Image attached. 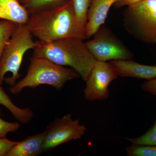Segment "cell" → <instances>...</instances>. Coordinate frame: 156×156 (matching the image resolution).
<instances>
[{
  "instance_id": "cell-18",
  "label": "cell",
  "mask_w": 156,
  "mask_h": 156,
  "mask_svg": "<svg viewBox=\"0 0 156 156\" xmlns=\"http://www.w3.org/2000/svg\"><path fill=\"white\" fill-rule=\"evenodd\" d=\"M129 156H156V145H136L132 144L126 149Z\"/></svg>"
},
{
  "instance_id": "cell-4",
  "label": "cell",
  "mask_w": 156,
  "mask_h": 156,
  "mask_svg": "<svg viewBox=\"0 0 156 156\" xmlns=\"http://www.w3.org/2000/svg\"><path fill=\"white\" fill-rule=\"evenodd\" d=\"M27 24L17 26L5 45L0 58V85L4 81L11 87L20 77V69L27 51L33 49L37 42Z\"/></svg>"
},
{
  "instance_id": "cell-24",
  "label": "cell",
  "mask_w": 156,
  "mask_h": 156,
  "mask_svg": "<svg viewBox=\"0 0 156 156\" xmlns=\"http://www.w3.org/2000/svg\"><path fill=\"white\" fill-rule=\"evenodd\" d=\"M19 1H20V2L21 3V2H22V1H23V0H19Z\"/></svg>"
},
{
  "instance_id": "cell-13",
  "label": "cell",
  "mask_w": 156,
  "mask_h": 156,
  "mask_svg": "<svg viewBox=\"0 0 156 156\" xmlns=\"http://www.w3.org/2000/svg\"><path fill=\"white\" fill-rule=\"evenodd\" d=\"M0 105L9 109L14 118L21 124H28L34 116L33 112L30 108H20L15 105L1 87V85H0Z\"/></svg>"
},
{
  "instance_id": "cell-20",
  "label": "cell",
  "mask_w": 156,
  "mask_h": 156,
  "mask_svg": "<svg viewBox=\"0 0 156 156\" xmlns=\"http://www.w3.org/2000/svg\"><path fill=\"white\" fill-rule=\"evenodd\" d=\"M18 142L12 141L6 137L0 138V156H6Z\"/></svg>"
},
{
  "instance_id": "cell-22",
  "label": "cell",
  "mask_w": 156,
  "mask_h": 156,
  "mask_svg": "<svg viewBox=\"0 0 156 156\" xmlns=\"http://www.w3.org/2000/svg\"><path fill=\"white\" fill-rule=\"evenodd\" d=\"M142 0H120L115 4L117 8L124 6H130L141 2Z\"/></svg>"
},
{
  "instance_id": "cell-5",
  "label": "cell",
  "mask_w": 156,
  "mask_h": 156,
  "mask_svg": "<svg viewBox=\"0 0 156 156\" xmlns=\"http://www.w3.org/2000/svg\"><path fill=\"white\" fill-rule=\"evenodd\" d=\"M125 23L128 30L140 41L156 44V0H142L128 6Z\"/></svg>"
},
{
  "instance_id": "cell-8",
  "label": "cell",
  "mask_w": 156,
  "mask_h": 156,
  "mask_svg": "<svg viewBox=\"0 0 156 156\" xmlns=\"http://www.w3.org/2000/svg\"><path fill=\"white\" fill-rule=\"evenodd\" d=\"M118 76L110 62L97 61L86 81L87 84L84 90L85 98L93 101L108 98L109 86Z\"/></svg>"
},
{
  "instance_id": "cell-12",
  "label": "cell",
  "mask_w": 156,
  "mask_h": 156,
  "mask_svg": "<svg viewBox=\"0 0 156 156\" xmlns=\"http://www.w3.org/2000/svg\"><path fill=\"white\" fill-rule=\"evenodd\" d=\"M45 133L46 131L18 141L6 156H36L43 153Z\"/></svg>"
},
{
  "instance_id": "cell-3",
  "label": "cell",
  "mask_w": 156,
  "mask_h": 156,
  "mask_svg": "<svg viewBox=\"0 0 156 156\" xmlns=\"http://www.w3.org/2000/svg\"><path fill=\"white\" fill-rule=\"evenodd\" d=\"M80 76L74 69L54 63L49 59L32 56L27 73L10 89L13 94L20 93L27 87L34 89L42 85L52 86L60 90L68 81Z\"/></svg>"
},
{
  "instance_id": "cell-17",
  "label": "cell",
  "mask_w": 156,
  "mask_h": 156,
  "mask_svg": "<svg viewBox=\"0 0 156 156\" xmlns=\"http://www.w3.org/2000/svg\"><path fill=\"white\" fill-rule=\"evenodd\" d=\"M133 144L136 145H156V128L153 126L142 136L136 138H125Z\"/></svg>"
},
{
  "instance_id": "cell-15",
  "label": "cell",
  "mask_w": 156,
  "mask_h": 156,
  "mask_svg": "<svg viewBox=\"0 0 156 156\" xmlns=\"http://www.w3.org/2000/svg\"><path fill=\"white\" fill-rule=\"evenodd\" d=\"M18 25L8 20H0V58L7 42Z\"/></svg>"
},
{
  "instance_id": "cell-6",
  "label": "cell",
  "mask_w": 156,
  "mask_h": 156,
  "mask_svg": "<svg viewBox=\"0 0 156 156\" xmlns=\"http://www.w3.org/2000/svg\"><path fill=\"white\" fill-rule=\"evenodd\" d=\"M94 36L85 44L96 61L128 60L134 57L133 53L105 27H101Z\"/></svg>"
},
{
  "instance_id": "cell-9",
  "label": "cell",
  "mask_w": 156,
  "mask_h": 156,
  "mask_svg": "<svg viewBox=\"0 0 156 156\" xmlns=\"http://www.w3.org/2000/svg\"><path fill=\"white\" fill-rule=\"evenodd\" d=\"M120 0H92L87 13L85 26L87 39L96 33L105 22L108 11L112 5Z\"/></svg>"
},
{
  "instance_id": "cell-10",
  "label": "cell",
  "mask_w": 156,
  "mask_h": 156,
  "mask_svg": "<svg viewBox=\"0 0 156 156\" xmlns=\"http://www.w3.org/2000/svg\"><path fill=\"white\" fill-rule=\"evenodd\" d=\"M110 62L113 66L119 76L145 79L147 80L156 78V65H145L131 59L111 60Z\"/></svg>"
},
{
  "instance_id": "cell-21",
  "label": "cell",
  "mask_w": 156,
  "mask_h": 156,
  "mask_svg": "<svg viewBox=\"0 0 156 156\" xmlns=\"http://www.w3.org/2000/svg\"><path fill=\"white\" fill-rule=\"evenodd\" d=\"M141 89L156 96V78L147 80L141 85Z\"/></svg>"
},
{
  "instance_id": "cell-19",
  "label": "cell",
  "mask_w": 156,
  "mask_h": 156,
  "mask_svg": "<svg viewBox=\"0 0 156 156\" xmlns=\"http://www.w3.org/2000/svg\"><path fill=\"white\" fill-rule=\"evenodd\" d=\"M2 115V110L0 108V138L5 137L8 133L15 132L20 127L19 123L11 122L3 120L1 118Z\"/></svg>"
},
{
  "instance_id": "cell-23",
  "label": "cell",
  "mask_w": 156,
  "mask_h": 156,
  "mask_svg": "<svg viewBox=\"0 0 156 156\" xmlns=\"http://www.w3.org/2000/svg\"><path fill=\"white\" fill-rule=\"evenodd\" d=\"M154 126L155 127H156V122L155 123L154 125Z\"/></svg>"
},
{
  "instance_id": "cell-11",
  "label": "cell",
  "mask_w": 156,
  "mask_h": 156,
  "mask_svg": "<svg viewBox=\"0 0 156 156\" xmlns=\"http://www.w3.org/2000/svg\"><path fill=\"white\" fill-rule=\"evenodd\" d=\"M30 14L19 0H0V20L27 24Z\"/></svg>"
},
{
  "instance_id": "cell-16",
  "label": "cell",
  "mask_w": 156,
  "mask_h": 156,
  "mask_svg": "<svg viewBox=\"0 0 156 156\" xmlns=\"http://www.w3.org/2000/svg\"><path fill=\"white\" fill-rule=\"evenodd\" d=\"M76 17L85 27L87 22V13L92 0H71Z\"/></svg>"
},
{
  "instance_id": "cell-2",
  "label": "cell",
  "mask_w": 156,
  "mask_h": 156,
  "mask_svg": "<svg viewBox=\"0 0 156 156\" xmlns=\"http://www.w3.org/2000/svg\"><path fill=\"white\" fill-rule=\"evenodd\" d=\"M33 50V56L47 58L61 66H69L85 81L97 62L83 40L80 39H63L49 43L38 41Z\"/></svg>"
},
{
  "instance_id": "cell-1",
  "label": "cell",
  "mask_w": 156,
  "mask_h": 156,
  "mask_svg": "<svg viewBox=\"0 0 156 156\" xmlns=\"http://www.w3.org/2000/svg\"><path fill=\"white\" fill-rule=\"evenodd\" d=\"M27 25L33 36L41 43L87 39L85 27L76 17L71 0L56 8L30 14Z\"/></svg>"
},
{
  "instance_id": "cell-14",
  "label": "cell",
  "mask_w": 156,
  "mask_h": 156,
  "mask_svg": "<svg viewBox=\"0 0 156 156\" xmlns=\"http://www.w3.org/2000/svg\"><path fill=\"white\" fill-rule=\"evenodd\" d=\"M68 0H23L21 3L30 14L52 9L65 4Z\"/></svg>"
},
{
  "instance_id": "cell-7",
  "label": "cell",
  "mask_w": 156,
  "mask_h": 156,
  "mask_svg": "<svg viewBox=\"0 0 156 156\" xmlns=\"http://www.w3.org/2000/svg\"><path fill=\"white\" fill-rule=\"evenodd\" d=\"M87 128L74 120L71 114L57 119L46 127L43 144V152L50 151L58 146L76 140L80 139L85 134Z\"/></svg>"
}]
</instances>
